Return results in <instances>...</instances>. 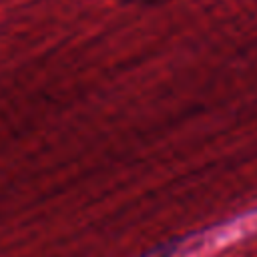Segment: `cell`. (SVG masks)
Returning a JSON list of instances; mask_svg holds the SVG:
<instances>
[{"mask_svg": "<svg viewBox=\"0 0 257 257\" xmlns=\"http://www.w3.org/2000/svg\"><path fill=\"white\" fill-rule=\"evenodd\" d=\"M124 4H137V6H161L167 4L169 0H120Z\"/></svg>", "mask_w": 257, "mask_h": 257, "instance_id": "cell-1", "label": "cell"}]
</instances>
